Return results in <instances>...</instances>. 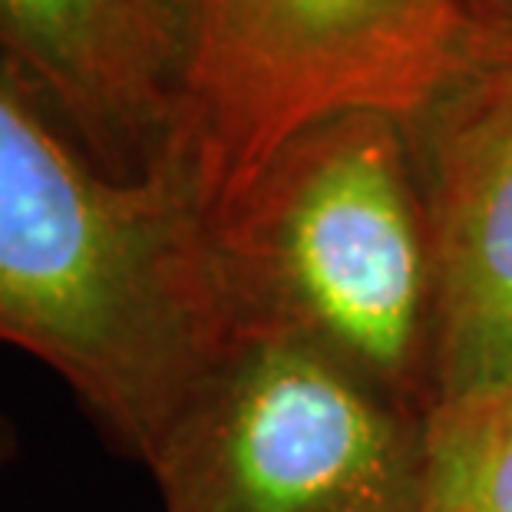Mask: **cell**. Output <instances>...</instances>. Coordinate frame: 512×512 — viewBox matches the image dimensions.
Instances as JSON below:
<instances>
[{"label":"cell","instance_id":"obj_1","mask_svg":"<svg viewBox=\"0 0 512 512\" xmlns=\"http://www.w3.org/2000/svg\"><path fill=\"white\" fill-rule=\"evenodd\" d=\"M232 334L189 179L106 172L0 70V347L146 466Z\"/></svg>","mask_w":512,"mask_h":512},{"label":"cell","instance_id":"obj_2","mask_svg":"<svg viewBox=\"0 0 512 512\" xmlns=\"http://www.w3.org/2000/svg\"><path fill=\"white\" fill-rule=\"evenodd\" d=\"M209 232L235 328L298 337L413 413L433 407V265L403 119L308 126Z\"/></svg>","mask_w":512,"mask_h":512},{"label":"cell","instance_id":"obj_3","mask_svg":"<svg viewBox=\"0 0 512 512\" xmlns=\"http://www.w3.org/2000/svg\"><path fill=\"white\" fill-rule=\"evenodd\" d=\"M185 73L172 162L209 225L308 126L407 119L466 67L463 0H182Z\"/></svg>","mask_w":512,"mask_h":512},{"label":"cell","instance_id":"obj_4","mask_svg":"<svg viewBox=\"0 0 512 512\" xmlns=\"http://www.w3.org/2000/svg\"><path fill=\"white\" fill-rule=\"evenodd\" d=\"M423 413L298 337L235 328L146 463L162 512H420Z\"/></svg>","mask_w":512,"mask_h":512},{"label":"cell","instance_id":"obj_5","mask_svg":"<svg viewBox=\"0 0 512 512\" xmlns=\"http://www.w3.org/2000/svg\"><path fill=\"white\" fill-rule=\"evenodd\" d=\"M433 265V403L512 380V40L473 57L407 123Z\"/></svg>","mask_w":512,"mask_h":512},{"label":"cell","instance_id":"obj_6","mask_svg":"<svg viewBox=\"0 0 512 512\" xmlns=\"http://www.w3.org/2000/svg\"><path fill=\"white\" fill-rule=\"evenodd\" d=\"M0 70L113 176L176 166L182 0H0Z\"/></svg>","mask_w":512,"mask_h":512},{"label":"cell","instance_id":"obj_7","mask_svg":"<svg viewBox=\"0 0 512 512\" xmlns=\"http://www.w3.org/2000/svg\"><path fill=\"white\" fill-rule=\"evenodd\" d=\"M420 512H512V380L423 413Z\"/></svg>","mask_w":512,"mask_h":512},{"label":"cell","instance_id":"obj_8","mask_svg":"<svg viewBox=\"0 0 512 512\" xmlns=\"http://www.w3.org/2000/svg\"><path fill=\"white\" fill-rule=\"evenodd\" d=\"M17 450H20L17 427H14V420H10L4 410H0V473H4L7 466L17 460Z\"/></svg>","mask_w":512,"mask_h":512},{"label":"cell","instance_id":"obj_9","mask_svg":"<svg viewBox=\"0 0 512 512\" xmlns=\"http://www.w3.org/2000/svg\"><path fill=\"white\" fill-rule=\"evenodd\" d=\"M493 4H499L496 14L503 17V34H489V37H503V40H512V0H493Z\"/></svg>","mask_w":512,"mask_h":512}]
</instances>
